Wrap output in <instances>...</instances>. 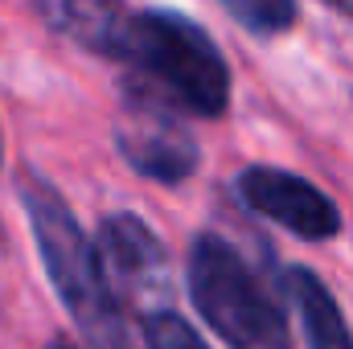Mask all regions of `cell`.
<instances>
[{
    "label": "cell",
    "mask_w": 353,
    "mask_h": 349,
    "mask_svg": "<svg viewBox=\"0 0 353 349\" xmlns=\"http://www.w3.org/2000/svg\"><path fill=\"white\" fill-rule=\"evenodd\" d=\"M123 94H128V119L119 128L123 161L140 177L161 181V185H176L193 177L201 152H197V140L176 123V111L161 107L157 99L132 87H123Z\"/></svg>",
    "instance_id": "4"
},
{
    "label": "cell",
    "mask_w": 353,
    "mask_h": 349,
    "mask_svg": "<svg viewBox=\"0 0 353 349\" xmlns=\"http://www.w3.org/2000/svg\"><path fill=\"white\" fill-rule=\"evenodd\" d=\"M144 346L148 349H210L201 341V333L185 317L169 312V308H152L148 312V321H144Z\"/></svg>",
    "instance_id": "10"
},
{
    "label": "cell",
    "mask_w": 353,
    "mask_h": 349,
    "mask_svg": "<svg viewBox=\"0 0 353 349\" xmlns=\"http://www.w3.org/2000/svg\"><path fill=\"white\" fill-rule=\"evenodd\" d=\"M239 197L263 214L267 222H279L283 230H292L296 239L308 243H329L341 230V210L333 206V197H325L312 181L271 165H251L239 173Z\"/></svg>",
    "instance_id": "5"
},
{
    "label": "cell",
    "mask_w": 353,
    "mask_h": 349,
    "mask_svg": "<svg viewBox=\"0 0 353 349\" xmlns=\"http://www.w3.org/2000/svg\"><path fill=\"white\" fill-rule=\"evenodd\" d=\"M189 300L230 349H292L283 308L234 243L201 230L189 247Z\"/></svg>",
    "instance_id": "3"
},
{
    "label": "cell",
    "mask_w": 353,
    "mask_h": 349,
    "mask_svg": "<svg viewBox=\"0 0 353 349\" xmlns=\"http://www.w3.org/2000/svg\"><path fill=\"white\" fill-rule=\"evenodd\" d=\"M132 8H115V4H90V0H66V4H37V17L46 25H54L62 37L79 41L83 50L99 58H119V41H123V25H128Z\"/></svg>",
    "instance_id": "7"
},
{
    "label": "cell",
    "mask_w": 353,
    "mask_h": 349,
    "mask_svg": "<svg viewBox=\"0 0 353 349\" xmlns=\"http://www.w3.org/2000/svg\"><path fill=\"white\" fill-rule=\"evenodd\" d=\"M226 17H234L239 25H247L259 37H271V33H283L288 25H296L300 8L292 0H226Z\"/></svg>",
    "instance_id": "9"
},
{
    "label": "cell",
    "mask_w": 353,
    "mask_h": 349,
    "mask_svg": "<svg viewBox=\"0 0 353 349\" xmlns=\"http://www.w3.org/2000/svg\"><path fill=\"white\" fill-rule=\"evenodd\" d=\"M337 12H341V17H353V4H337Z\"/></svg>",
    "instance_id": "12"
},
{
    "label": "cell",
    "mask_w": 353,
    "mask_h": 349,
    "mask_svg": "<svg viewBox=\"0 0 353 349\" xmlns=\"http://www.w3.org/2000/svg\"><path fill=\"white\" fill-rule=\"evenodd\" d=\"M119 62L136 70L123 87L185 115H222L230 99V70L214 37L173 8H132L119 41Z\"/></svg>",
    "instance_id": "1"
},
{
    "label": "cell",
    "mask_w": 353,
    "mask_h": 349,
    "mask_svg": "<svg viewBox=\"0 0 353 349\" xmlns=\"http://www.w3.org/2000/svg\"><path fill=\"white\" fill-rule=\"evenodd\" d=\"M25 214L33 226V243L41 251V263L50 271L54 292L62 296L70 321L87 337L90 349H140L136 333L128 325L123 300L111 288L103 259L94 251L66 201L46 185H25Z\"/></svg>",
    "instance_id": "2"
},
{
    "label": "cell",
    "mask_w": 353,
    "mask_h": 349,
    "mask_svg": "<svg viewBox=\"0 0 353 349\" xmlns=\"http://www.w3.org/2000/svg\"><path fill=\"white\" fill-rule=\"evenodd\" d=\"M0 157H4V144H0Z\"/></svg>",
    "instance_id": "13"
},
{
    "label": "cell",
    "mask_w": 353,
    "mask_h": 349,
    "mask_svg": "<svg viewBox=\"0 0 353 349\" xmlns=\"http://www.w3.org/2000/svg\"><path fill=\"white\" fill-rule=\"evenodd\" d=\"M46 349H79V346H74V341H66V337H54Z\"/></svg>",
    "instance_id": "11"
},
{
    "label": "cell",
    "mask_w": 353,
    "mask_h": 349,
    "mask_svg": "<svg viewBox=\"0 0 353 349\" xmlns=\"http://www.w3.org/2000/svg\"><path fill=\"white\" fill-rule=\"evenodd\" d=\"M288 296L300 308L308 349H353L350 325H345L333 292L321 283V275H312L308 267H292L288 271Z\"/></svg>",
    "instance_id": "8"
},
{
    "label": "cell",
    "mask_w": 353,
    "mask_h": 349,
    "mask_svg": "<svg viewBox=\"0 0 353 349\" xmlns=\"http://www.w3.org/2000/svg\"><path fill=\"white\" fill-rule=\"evenodd\" d=\"M94 251L103 259V271L111 288L123 300H165L173 279H169V251L161 235L136 218V214H107L99 222Z\"/></svg>",
    "instance_id": "6"
}]
</instances>
